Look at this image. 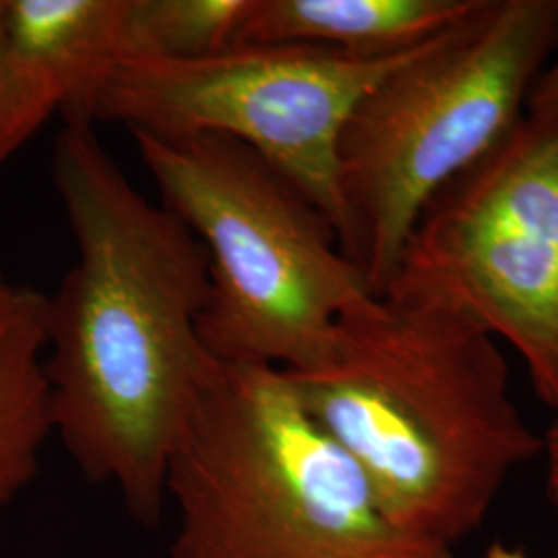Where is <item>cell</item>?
Returning a JSON list of instances; mask_svg holds the SVG:
<instances>
[{"instance_id": "obj_13", "label": "cell", "mask_w": 558, "mask_h": 558, "mask_svg": "<svg viewBox=\"0 0 558 558\" xmlns=\"http://www.w3.org/2000/svg\"><path fill=\"white\" fill-rule=\"evenodd\" d=\"M558 110V50L542 69L534 83L525 112H557Z\"/></svg>"}, {"instance_id": "obj_7", "label": "cell", "mask_w": 558, "mask_h": 558, "mask_svg": "<svg viewBox=\"0 0 558 558\" xmlns=\"http://www.w3.org/2000/svg\"><path fill=\"white\" fill-rule=\"evenodd\" d=\"M424 44L393 54L244 44L197 60L126 59L101 94L96 122L154 137L239 141L319 211L343 248L339 147L345 126L380 81Z\"/></svg>"}, {"instance_id": "obj_1", "label": "cell", "mask_w": 558, "mask_h": 558, "mask_svg": "<svg viewBox=\"0 0 558 558\" xmlns=\"http://www.w3.org/2000/svg\"><path fill=\"white\" fill-rule=\"evenodd\" d=\"M52 180L77 259L48 294L54 437L92 482L154 527L207 350L211 267L201 240L133 184L94 126L64 124Z\"/></svg>"}, {"instance_id": "obj_10", "label": "cell", "mask_w": 558, "mask_h": 558, "mask_svg": "<svg viewBox=\"0 0 558 558\" xmlns=\"http://www.w3.org/2000/svg\"><path fill=\"white\" fill-rule=\"evenodd\" d=\"M46 319L48 294L0 269V515L38 478L54 437Z\"/></svg>"}, {"instance_id": "obj_5", "label": "cell", "mask_w": 558, "mask_h": 558, "mask_svg": "<svg viewBox=\"0 0 558 558\" xmlns=\"http://www.w3.org/2000/svg\"><path fill=\"white\" fill-rule=\"evenodd\" d=\"M131 135L161 203L209 257L205 350L288 373L325 359L343 317L375 294L319 211L239 141Z\"/></svg>"}, {"instance_id": "obj_2", "label": "cell", "mask_w": 558, "mask_h": 558, "mask_svg": "<svg viewBox=\"0 0 558 558\" xmlns=\"http://www.w3.org/2000/svg\"><path fill=\"white\" fill-rule=\"evenodd\" d=\"M283 373L385 511L449 548L478 530L511 474L542 456L499 341L439 306L371 296L343 317L325 359Z\"/></svg>"}, {"instance_id": "obj_6", "label": "cell", "mask_w": 558, "mask_h": 558, "mask_svg": "<svg viewBox=\"0 0 558 558\" xmlns=\"http://www.w3.org/2000/svg\"><path fill=\"white\" fill-rule=\"evenodd\" d=\"M380 296L439 306L509 343L558 412V110L525 112L428 203Z\"/></svg>"}, {"instance_id": "obj_12", "label": "cell", "mask_w": 558, "mask_h": 558, "mask_svg": "<svg viewBox=\"0 0 558 558\" xmlns=\"http://www.w3.org/2000/svg\"><path fill=\"white\" fill-rule=\"evenodd\" d=\"M54 114H59L54 101L13 48L0 0V163L11 160Z\"/></svg>"}, {"instance_id": "obj_9", "label": "cell", "mask_w": 558, "mask_h": 558, "mask_svg": "<svg viewBox=\"0 0 558 558\" xmlns=\"http://www.w3.org/2000/svg\"><path fill=\"white\" fill-rule=\"evenodd\" d=\"M482 0H251L239 46H317L393 54L468 20Z\"/></svg>"}, {"instance_id": "obj_11", "label": "cell", "mask_w": 558, "mask_h": 558, "mask_svg": "<svg viewBox=\"0 0 558 558\" xmlns=\"http://www.w3.org/2000/svg\"><path fill=\"white\" fill-rule=\"evenodd\" d=\"M248 2L129 0L126 59L197 60L226 52L239 46Z\"/></svg>"}, {"instance_id": "obj_15", "label": "cell", "mask_w": 558, "mask_h": 558, "mask_svg": "<svg viewBox=\"0 0 558 558\" xmlns=\"http://www.w3.org/2000/svg\"><path fill=\"white\" fill-rule=\"evenodd\" d=\"M484 558H530L525 553H521L518 548H511L507 544L495 542L488 546V550L484 553Z\"/></svg>"}, {"instance_id": "obj_3", "label": "cell", "mask_w": 558, "mask_h": 558, "mask_svg": "<svg viewBox=\"0 0 558 558\" xmlns=\"http://www.w3.org/2000/svg\"><path fill=\"white\" fill-rule=\"evenodd\" d=\"M170 558H456L391 518L283 371L207 352L168 461Z\"/></svg>"}, {"instance_id": "obj_8", "label": "cell", "mask_w": 558, "mask_h": 558, "mask_svg": "<svg viewBox=\"0 0 558 558\" xmlns=\"http://www.w3.org/2000/svg\"><path fill=\"white\" fill-rule=\"evenodd\" d=\"M4 15L17 57L64 124L94 126L126 59L129 0H4Z\"/></svg>"}, {"instance_id": "obj_4", "label": "cell", "mask_w": 558, "mask_h": 558, "mask_svg": "<svg viewBox=\"0 0 558 558\" xmlns=\"http://www.w3.org/2000/svg\"><path fill=\"white\" fill-rule=\"evenodd\" d=\"M558 50V0H482L380 81L345 126L343 253L375 296L428 203L525 117Z\"/></svg>"}, {"instance_id": "obj_14", "label": "cell", "mask_w": 558, "mask_h": 558, "mask_svg": "<svg viewBox=\"0 0 558 558\" xmlns=\"http://www.w3.org/2000/svg\"><path fill=\"white\" fill-rule=\"evenodd\" d=\"M542 458L546 461V499L550 502L553 518H555V530H557L555 558H558V412L555 422L542 435Z\"/></svg>"}]
</instances>
